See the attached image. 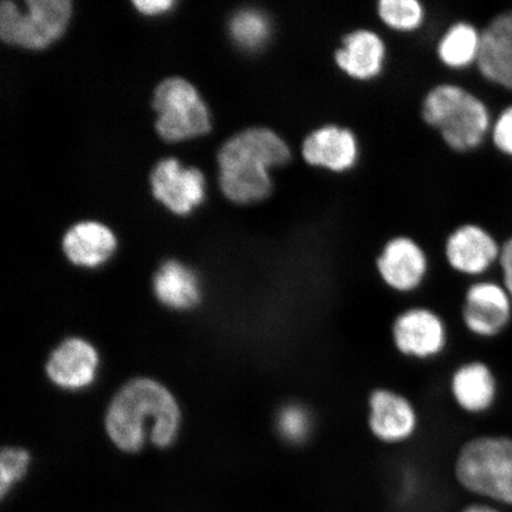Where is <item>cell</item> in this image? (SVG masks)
Segmentation results:
<instances>
[{"instance_id": "20", "label": "cell", "mask_w": 512, "mask_h": 512, "mask_svg": "<svg viewBox=\"0 0 512 512\" xmlns=\"http://www.w3.org/2000/svg\"><path fill=\"white\" fill-rule=\"evenodd\" d=\"M482 32L475 25L458 22L451 25L437 43V56L444 66L451 69H464L477 64Z\"/></svg>"}, {"instance_id": "17", "label": "cell", "mask_w": 512, "mask_h": 512, "mask_svg": "<svg viewBox=\"0 0 512 512\" xmlns=\"http://www.w3.org/2000/svg\"><path fill=\"white\" fill-rule=\"evenodd\" d=\"M99 357L91 344L82 339H68L54 351L47 371L51 381L67 389L89 386L98 369Z\"/></svg>"}, {"instance_id": "18", "label": "cell", "mask_w": 512, "mask_h": 512, "mask_svg": "<svg viewBox=\"0 0 512 512\" xmlns=\"http://www.w3.org/2000/svg\"><path fill=\"white\" fill-rule=\"evenodd\" d=\"M117 247L114 234L104 224H76L63 239V251L73 264L96 267L111 258Z\"/></svg>"}, {"instance_id": "28", "label": "cell", "mask_w": 512, "mask_h": 512, "mask_svg": "<svg viewBox=\"0 0 512 512\" xmlns=\"http://www.w3.org/2000/svg\"><path fill=\"white\" fill-rule=\"evenodd\" d=\"M463 512H499L494 508L489 507V505H472V507L467 508Z\"/></svg>"}, {"instance_id": "24", "label": "cell", "mask_w": 512, "mask_h": 512, "mask_svg": "<svg viewBox=\"0 0 512 512\" xmlns=\"http://www.w3.org/2000/svg\"><path fill=\"white\" fill-rule=\"evenodd\" d=\"M30 456L21 448H6L0 460V494L2 498L9 494L19 480L28 471Z\"/></svg>"}, {"instance_id": "9", "label": "cell", "mask_w": 512, "mask_h": 512, "mask_svg": "<svg viewBox=\"0 0 512 512\" xmlns=\"http://www.w3.org/2000/svg\"><path fill=\"white\" fill-rule=\"evenodd\" d=\"M366 421L371 437L386 446L409 443L420 428V415L414 402L389 387L370 390Z\"/></svg>"}, {"instance_id": "23", "label": "cell", "mask_w": 512, "mask_h": 512, "mask_svg": "<svg viewBox=\"0 0 512 512\" xmlns=\"http://www.w3.org/2000/svg\"><path fill=\"white\" fill-rule=\"evenodd\" d=\"M376 6L381 22L394 31H415L425 21L426 10L419 0H380Z\"/></svg>"}, {"instance_id": "4", "label": "cell", "mask_w": 512, "mask_h": 512, "mask_svg": "<svg viewBox=\"0 0 512 512\" xmlns=\"http://www.w3.org/2000/svg\"><path fill=\"white\" fill-rule=\"evenodd\" d=\"M454 475L471 494L512 504V437L476 435L460 446Z\"/></svg>"}, {"instance_id": "15", "label": "cell", "mask_w": 512, "mask_h": 512, "mask_svg": "<svg viewBox=\"0 0 512 512\" xmlns=\"http://www.w3.org/2000/svg\"><path fill=\"white\" fill-rule=\"evenodd\" d=\"M341 41L334 60L344 75L357 82H368L381 75L387 63V46L377 32L360 28L344 35Z\"/></svg>"}, {"instance_id": "3", "label": "cell", "mask_w": 512, "mask_h": 512, "mask_svg": "<svg viewBox=\"0 0 512 512\" xmlns=\"http://www.w3.org/2000/svg\"><path fill=\"white\" fill-rule=\"evenodd\" d=\"M420 114L424 123L437 131L453 152L477 149L491 126V115L484 101L453 83L431 88L421 102Z\"/></svg>"}, {"instance_id": "14", "label": "cell", "mask_w": 512, "mask_h": 512, "mask_svg": "<svg viewBox=\"0 0 512 512\" xmlns=\"http://www.w3.org/2000/svg\"><path fill=\"white\" fill-rule=\"evenodd\" d=\"M153 195L178 215H187L203 201L204 177L195 168H183L178 160H160L151 174Z\"/></svg>"}, {"instance_id": "13", "label": "cell", "mask_w": 512, "mask_h": 512, "mask_svg": "<svg viewBox=\"0 0 512 512\" xmlns=\"http://www.w3.org/2000/svg\"><path fill=\"white\" fill-rule=\"evenodd\" d=\"M454 405L467 415L489 413L496 406L499 383L495 370L483 360H470L454 368L448 382Z\"/></svg>"}, {"instance_id": "8", "label": "cell", "mask_w": 512, "mask_h": 512, "mask_svg": "<svg viewBox=\"0 0 512 512\" xmlns=\"http://www.w3.org/2000/svg\"><path fill=\"white\" fill-rule=\"evenodd\" d=\"M460 319L473 337L491 341L502 336L512 323V298L502 283L477 279L466 287Z\"/></svg>"}, {"instance_id": "25", "label": "cell", "mask_w": 512, "mask_h": 512, "mask_svg": "<svg viewBox=\"0 0 512 512\" xmlns=\"http://www.w3.org/2000/svg\"><path fill=\"white\" fill-rule=\"evenodd\" d=\"M492 140L499 151L512 157V106L498 115L492 127Z\"/></svg>"}, {"instance_id": "12", "label": "cell", "mask_w": 512, "mask_h": 512, "mask_svg": "<svg viewBox=\"0 0 512 512\" xmlns=\"http://www.w3.org/2000/svg\"><path fill=\"white\" fill-rule=\"evenodd\" d=\"M361 145L348 127L326 124L304 137L300 155L315 169L343 174L351 171L360 159Z\"/></svg>"}, {"instance_id": "10", "label": "cell", "mask_w": 512, "mask_h": 512, "mask_svg": "<svg viewBox=\"0 0 512 512\" xmlns=\"http://www.w3.org/2000/svg\"><path fill=\"white\" fill-rule=\"evenodd\" d=\"M375 271L390 292L409 296L425 285L430 275V256L411 236L389 239L377 254Z\"/></svg>"}, {"instance_id": "27", "label": "cell", "mask_w": 512, "mask_h": 512, "mask_svg": "<svg viewBox=\"0 0 512 512\" xmlns=\"http://www.w3.org/2000/svg\"><path fill=\"white\" fill-rule=\"evenodd\" d=\"M133 4L143 14L157 15L168 11L175 3L172 0H136Z\"/></svg>"}, {"instance_id": "1", "label": "cell", "mask_w": 512, "mask_h": 512, "mask_svg": "<svg viewBox=\"0 0 512 512\" xmlns=\"http://www.w3.org/2000/svg\"><path fill=\"white\" fill-rule=\"evenodd\" d=\"M292 149L271 128L251 127L227 140L219 152L220 185L228 200L252 204L273 190L270 170L291 162Z\"/></svg>"}, {"instance_id": "2", "label": "cell", "mask_w": 512, "mask_h": 512, "mask_svg": "<svg viewBox=\"0 0 512 512\" xmlns=\"http://www.w3.org/2000/svg\"><path fill=\"white\" fill-rule=\"evenodd\" d=\"M181 413L162 384L139 379L120 390L108 409L106 426L114 444L126 452L142 450L150 439L158 447L176 438Z\"/></svg>"}, {"instance_id": "16", "label": "cell", "mask_w": 512, "mask_h": 512, "mask_svg": "<svg viewBox=\"0 0 512 512\" xmlns=\"http://www.w3.org/2000/svg\"><path fill=\"white\" fill-rule=\"evenodd\" d=\"M477 67L483 78L512 91V10L496 16L482 32Z\"/></svg>"}, {"instance_id": "7", "label": "cell", "mask_w": 512, "mask_h": 512, "mask_svg": "<svg viewBox=\"0 0 512 512\" xmlns=\"http://www.w3.org/2000/svg\"><path fill=\"white\" fill-rule=\"evenodd\" d=\"M390 341L396 352L408 360L434 361L445 354L450 343L446 320L432 307H406L390 324Z\"/></svg>"}, {"instance_id": "5", "label": "cell", "mask_w": 512, "mask_h": 512, "mask_svg": "<svg viewBox=\"0 0 512 512\" xmlns=\"http://www.w3.org/2000/svg\"><path fill=\"white\" fill-rule=\"evenodd\" d=\"M23 12L15 3L0 4V37L14 46L43 49L66 30L72 3L69 0H29Z\"/></svg>"}, {"instance_id": "19", "label": "cell", "mask_w": 512, "mask_h": 512, "mask_svg": "<svg viewBox=\"0 0 512 512\" xmlns=\"http://www.w3.org/2000/svg\"><path fill=\"white\" fill-rule=\"evenodd\" d=\"M160 302L177 310L191 309L200 302V284L194 272L179 262L166 261L153 280Z\"/></svg>"}, {"instance_id": "6", "label": "cell", "mask_w": 512, "mask_h": 512, "mask_svg": "<svg viewBox=\"0 0 512 512\" xmlns=\"http://www.w3.org/2000/svg\"><path fill=\"white\" fill-rule=\"evenodd\" d=\"M152 105L159 114L156 130L166 142H181L210 131L208 108L187 80H164L156 88Z\"/></svg>"}, {"instance_id": "22", "label": "cell", "mask_w": 512, "mask_h": 512, "mask_svg": "<svg viewBox=\"0 0 512 512\" xmlns=\"http://www.w3.org/2000/svg\"><path fill=\"white\" fill-rule=\"evenodd\" d=\"M277 431L287 445L303 446L309 441L315 428L311 409L302 402H288L280 408L275 420Z\"/></svg>"}, {"instance_id": "11", "label": "cell", "mask_w": 512, "mask_h": 512, "mask_svg": "<svg viewBox=\"0 0 512 512\" xmlns=\"http://www.w3.org/2000/svg\"><path fill=\"white\" fill-rule=\"evenodd\" d=\"M501 249L488 230L475 223H465L447 236L444 256L454 273L477 279L498 264Z\"/></svg>"}, {"instance_id": "21", "label": "cell", "mask_w": 512, "mask_h": 512, "mask_svg": "<svg viewBox=\"0 0 512 512\" xmlns=\"http://www.w3.org/2000/svg\"><path fill=\"white\" fill-rule=\"evenodd\" d=\"M270 19L265 12L243 9L233 16L229 23L230 35L242 49L258 50L265 46L271 35Z\"/></svg>"}, {"instance_id": "26", "label": "cell", "mask_w": 512, "mask_h": 512, "mask_svg": "<svg viewBox=\"0 0 512 512\" xmlns=\"http://www.w3.org/2000/svg\"><path fill=\"white\" fill-rule=\"evenodd\" d=\"M498 266L501 268L502 272L501 283L507 288L512 298V236L502 245Z\"/></svg>"}]
</instances>
